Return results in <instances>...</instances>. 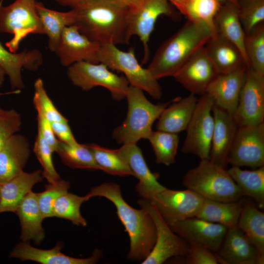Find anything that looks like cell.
<instances>
[{"label": "cell", "instance_id": "5b68a950", "mask_svg": "<svg viewBox=\"0 0 264 264\" xmlns=\"http://www.w3.org/2000/svg\"><path fill=\"white\" fill-rule=\"evenodd\" d=\"M198 165L183 176L182 184L204 198L222 201H235L243 197L226 168L209 159H200Z\"/></svg>", "mask_w": 264, "mask_h": 264}, {"label": "cell", "instance_id": "d6a6232c", "mask_svg": "<svg viewBox=\"0 0 264 264\" xmlns=\"http://www.w3.org/2000/svg\"><path fill=\"white\" fill-rule=\"evenodd\" d=\"M227 171L243 196L252 198L260 209L264 208V166L252 170L231 166Z\"/></svg>", "mask_w": 264, "mask_h": 264}, {"label": "cell", "instance_id": "7c38bea8", "mask_svg": "<svg viewBox=\"0 0 264 264\" xmlns=\"http://www.w3.org/2000/svg\"><path fill=\"white\" fill-rule=\"evenodd\" d=\"M146 199L154 204L168 225L196 217L204 200L202 197L188 188L174 190L167 188Z\"/></svg>", "mask_w": 264, "mask_h": 264}, {"label": "cell", "instance_id": "ab89813d", "mask_svg": "<svg viewBox=\"0 0 264 264\" xmlns=\"http://www.w3.org/2000/svg\"><path fill=\"white\" fill-rule=\"evenodd\" d=\"M238 14L246 34L264 22V0H238Z\"/></svg>", "mask_w": 264, "mask_h": 264}, {"label": "cell", "instance_id": "4dcf8cb0", "mask_svg": "<svg viewBox=\"0 0 264 264\" xmlns=\"http://www.w3.org/2000/svg\"><path fill=\"white\" fill-rule=\"evenodd\" d=\"M36 7L44 34L47 37L48 47L54 52L64 29L74 24V14L72 9L67 12L52 10L38 1L36 2Z\"/></svg>", "mask_w": 264, "mask_h": 264}, {"label": "cell", "instance_id": "1f68e13d", "mask_svg": "<svg viewBox=\"0 0 264 264\" xmlns=\"http://www.w3.org/2000/svg\"><path fill=\"white\" fill-rule=\"evenodd\" d=\"M243 202L222 201L204 198L196 217L223 225L228 229L237 227Z\"/></svg>", "mask_w": 264, "mask_h": 264}, {"label": "cell", "instance_id": "f1b7e54d", "mask_svg": "<svg viewBox=\"0 0 264 264\" xmlns=\"http://www.w3.org/2000/svg\"><path fill=\"white\" fill-rule=\"evenodd\" d=\"M169 0L187 21L207 27L211 32L212 37L217 34L214 20L222 5L220 0Z\"/></svg>", "mask_w": 264, "mask_h": 264}, {"label": "cell", "instance_id": "7a4b0ae2", "mask_svg": "<svg viewBox=\"0 0 264 264\" xmlns=\"http://www.w3.org/2000/svg\"><path fill=\"white\" fill-rule=\"evenodd\" d=\"M88 198L104 197L115 206L117 216L128 233L130 240L127 259L142 261L151 252L155 242L156 229L150 214L145 209L134 208L123 198L117 183L105 182L92 187Z\"/></svg>", "mask_w": 264, "mask_h": 264}, {"label": "cell", "instance_id": "cb8c5ba5", "mask_svg": "<svg viewBox=\"0 0 264 264\" xmlns=\"http://www.w3.org/2000/svg\"><path fill=\"white\" fill-rule=\"evenodd\" d=\"M43 61L42 54L38 49L13 53L5 49L0 43V66L8 77L13 89L18 90L24 88L22 75V68L36 71Z\"/></svg>", "mask_w": 264, "mask_h": 264}, {"label": "cell", "instance_id": "7bdbcfd3", "mask_svg": "<svg viewBox=\"0 0 264 264\" xmlns=\"http://www.w3.org/2000/svg\"><path fill=\"white\" fill-rule=\"evenodd\" d=\"M33 151L43 169V177H44L48 183H54L60 179L53 162L52 154L54 152L38 132Z\"/></svg>", "mask_w": 264, "mask_h": 264}, {"label": "cell", "instance_id": "484cf974", "mask_svg": "<svg viewBox=\"0 0 264 264\" xmlns=\"http://www.w3.org/2000/svg\"><path fill=\"white\" fill-rule=\"evenodd\" d=\"M43 178L42 171L40 170L31 173L22 171L0 185V213H15L33 186L42 181Z\"/></svg>", "mask_w": 264, "mask_h": 264}, {"label": "cell", "instance_id": "8d00e7d4", "mask_svg": "<svg viewBox=\"0 0 264 264\" xmlns=\"http://www.w3.org/2000/svg\"><path fill=\"white\" fill-rule=\"evenodd\" d=\"M148 140L153 148L157 163L169 166L176 162L179 142L177 134L153 131Z\"/></svg>", "mask_w": 264, "mask_h": 264}, {"label": "cell", "instance_id": "f546056e", "mask_svg": "<svg viewBox=\"0 0 264 264\" xmlns=\"http://www.w3.org/2000/svg\"><path fill=\"white\" fill-rule=\"evenodd\" d=\"M217 33L236 45L248 66L245 48V33L238 14V7L231 2L222 4L214 20Z\"/></svg>", "mask_w": 264, "mask_h": 264}, {"label": "cell", "instance_id": "52a82bcc", "mask_svg": "<svg viewBox=\"0 0 264 264\" xmlns=\"http://www.w3.org/2000/svg\"><path fill=\"white\" fill-rule=\"evenodd\" d=\"M36 0H15L4 6L0 2V32L13 35L5 45L16 53L29 34H44L36 7Z\"/></svg>", "mask_w": 264, "mask_h": 264}, {"label": "cell", "instance_id": "e575fe53", "mask_svg": "<svg viewBox=\"0 0 264 264\" xmlns=\"http://www.w3.org/2000/svg\"><path fill=\"white\" fill-rule=\"evenodd\" d=\"M85 145L91 152L100 170L113 176H132L130 169L119 155L117 149L106 148L94 143Z\"/></svg>", "mask_w": 264, "mask_h": 264}, {"label": "cell", "instance_id": "b9f144b4", "mask_svg": "<svg viewBox=\"0 0 264 264\" xmlns=\"http://www.w3.org/2000/svg\"><path fill=\"white\" fill-rule=\"evenodd\" d=\"M33 103L36 110H40L50 122L68 121L57 109L48 95L42 79L34 83Z\"/></svg>", "mask_w": 264, "mask_h": 264}, {"label": "cell", "instance_id": "f6af8a7d", "mask_svg": "<svg viewBox=\"0 0 264 264\" xmlns=\"http://www.w3.org/2000/svg\"><path fill=\"white\" fill-rule=\"evenodd\" d=\"M185 257L188 264H226L215 252L205 247L189 244V248Z\"/></svg>", "mask_w": 264, "mask_h": 264}, {"label": "cell", "instance_id": "f35d334b", "mask_svg": "<svg viewBox=\"0 0 264 264\" xmlns=\"http://www.w3.org/2000/svg\"><path fill=\"white\" fill-rule=\"evenodd\" d=\"M89 199L87 195L81 197L67 192L55 202L53 217L69 220L78 226H86L87 221L80 213V207Z\"/></svg>", "mask_w": 264, "mask_h": 264}, {"label": "cell", "instance_id": "30bf717a", "mask_svg": "<svg viewBox=\"0 0 264 264\" xmlns=\"http://www.w3.org/2000/svg\"><path fill=\"white\" fill-rule=\"evenodd\" d=\"M213 102L206 94L198 99L193 116L186 129L181 151L200 159H209L214 127Z\"/></svg>", "mask_w": 264, "mask_h": 264}, {"label": "cell", "instance_id": "836d02e7", "mask_svg": "<svg viewBox=\"0 0 264 264\" xmlns=\"http://www.w3.org/2000/svg\"><path fill=\"white\" fill-rule=\"evenodd\" d=\"M253 204H243L237 227L256 248L264 261V213Z\"/></svg>", "mask_w": 264, "mask_h": 264}, {"label": "cell", "instance_id": "7402d4cb", "mask_svg": "<svg viewBox=\"0 0 264 264\" xmlns=\"http://www.w3.org/2000/svg\"><path fill=\"white\" fill-rule=\"evenodd\" d=\"M217 254L226 264H264L255 246L237 226L228 229Z\"/></svg>", "mask_w": 264, "mask_h": 264}, {"label": "cell", "instance_id": "3957f363", "mask_svg": "<svg viewBox=\"0 0 264 264\" xmlns=\"http://www.w3.org/2000/svg\"><path fill=\"white\" fill-rule=\"evenodd\" d=\"M211 37L207 27L187 21L159 46L147 68L157 80L173 77Z\"/></svg>", "mask_w": 264, "mask_h": 264}, {"label": "cell", "instance_id": "6da1fadb", "mask_svg": "<svg viewBox=\"0 0 264 264\" xmlns=\"http://www.w3.org/2000/svg\"><path fill=\"white\" fill-rule=\"evenodd\" d=\"M80 32L101 44H128L129 5L120 0H87L71 8Z\"/></svg>", "mask_w": 264, "mask_h": 264}, {"label": "cell", "instance_id": "816d5d0a", "mask_svg": "<svg viewBox=\"0 0 264 264\" xmlns=\"http://www.w3.org/2000/svg\"><path fill=\"white\" fill-rule=\"evenodd\" d=\"M121 1H122L124 2L125 3H127L128 5H130L134 1H135L136 0H120Z\"/></svg>", "mask_w": 264, "mask_h": 264}, {"label": "cell", "instance_id": "5bb4252c", "mask_svg": "<svg viewBox=\"0 0 264 264\" xmlns=\"http://www.w3.org/2000/svg\"><path fill=\"white\" fill-rule=\"evenodd\" d=\"M238 126L264 122V76L247 66L244 81L233 115Z\"/></svg>", "mask_w": 264, "mask_h": 264}, {"label": "cell", "instance_id": "681fc988", "mask_svg": "<svg viewBox=\"0 0 264 264\" xmlns=\"http://www.w3.org/2000/svg\"><path fill=\"white\" fill-rule=\"evenodd\" d=\"M5 73L2 68L0 66V87L1 86L4 79Z\"/></svg>", "mask_w": 264, "mask_h": 264}, {"label": "cell", "instance_id": "74e56055", "mask_svg": "<svg viewBox=\"0 0 264 264\" xmlns=\"http://www.w3.org/2000/svg\"><path fill=\"white\" fill-rule=\"evenodd\" d=\"M244 48L248 66L259 74L264 76V23L245 34Z\"/></svg>", "mask_w": 264, "mask_h": 264}, {"label": "cell", "instance_id": "4316f807", "mask_svg": "<svg viewBox=\"0 0 264 264\" xmlns=\"http://www.w3.org/2000/svg\"><path fill=\"white\" fill-rule=\"evenodd\" d=\"M198 98L190 93L176 99L162 111L156 125L157 130L178 134L186 130L193 116Z\"/></svg>", "mask_w": 264, "mask_h": 264}, {"label": "cell", "instance_id": "44dd1931", "mask_svg": "<svg viewBox=\"0 0 264 264\" xmlns=\"http://www.w3.org/2000/svg\"><path fill=\"white\" fill-rule=\"evenodd\" d=\"M62 243L58 242L51 249H42L31 246L28 242H22L14 247L10 256L22 261H32L43 264H94L102 257V251L95 249L89 257H72L62 253Z\"/></svg>", "mask_w": 264, "mask_h": 264}, {"label": "cell", "instance_id": "ffe728a7", "mask_svg": "<svg viewBox=\"0 0 264 264\" xmlns=\"http://www.w3.org/2000/svg\"><path fill=\"white\" fill-rule=\"evenodd\" d=\"M117 151L130 169L132 176L138 179L135 190L140 197L146 199L166 188L158 181L159 175L151 171L136 144L122 145Z\"/></svg>", "mask_w": 264, "mask_h": 264}, {"label": "cell", "instance_id": "f907efd6", "mask_svg": "<svg viewBox=\"0 0 264 264\" xmlns=\"http://www.w3.org/2000/svg\"><path fill=\"white\" fill-rule=\"evenodd\" d=\"M223 4L225 2H229L233 3L238 7V0H220Z\"/></svg>", "mask_w": 264, "mask_h": 264}, {"label": "cell", "instance_id": "7dc6e473", "mask_svg": "<svg viewBox=\"0 0 264 264\" xmlns=\"http://www.w3.org/2000/svg\"><path fill=\"white\" fill-rule=\"evenodd\" d=\"M53 132L59 141L70 145L79 143L76 141L68 124V121L51 122Z\"/></svg>", "mask_w": 264, "mask_h": 264}, {"label": "cell", "instance_id": "277c9868", "mask_svg": "<svg viewBox=\"0 0 264 264\" xmlns=\"http://www.w3.org/2000/svg\"><path fill=\"white\" fill-rule=\"evenodd\" d=\"M125 98L128 103L126 117L113 130L112 137L122 145L136 144L142 139H148L154 121L171 102L153 104L143 90L130 85Z\"/></svg>", "mask_w": 264, "mask_h": 264}, {"label": "cell", "instance_id": "603a6c76", "mask_svg": "<svg viewBox=\"0 0 264 264\" xmlns=\"http://www.w3.org/2000/svg\"><path fill=\"white\" fill-rule=\"evenodd\" d=\"M30 154V144L23 135H12L0 149V185L23 171Z\"/></svg>", "mask_w": 264, "mask_h": 264}, {"label": "cell", "instance_id": "d590c367", "mask_svg": "<svg viewBox=\"0 0 264 264\" xmlns=\"http://www.w3.org/2000/svg\"><path fill=\"white\" fill-rule=\"evenodd\" d=\"M55 152L63 163L71 168L100 170L91 152L84 144L70 145L59 141Z\"/></svg>", "mask_w": 264, "mask_h": 264}, {"label": "cell", "instance_id": "ba28073f", "mask_svg": "<svg viewBox=\"0 0 264 264\" xmlns=\"http://www.w3.org/2000/svg\"><path fill=\"white\" fill-rule=\"evenodd\" d=\"M105 64L88 62L75 63L67 67V76L74 86L85 91L95 87L107 89L112 98L121 101L126 98L130 84L125 76L111 71Z\"/></svg>", "mask_w": 264, "mask_h": 264}, {"label": "cell", "instance_id": "60d3db41", "mask_svg": "<svg viewBox=\"0 0 264 264\" xmlns=\"http://www.w3.org/2000/svg\"><path fill=\"white\" fill-rule=\"evenodd\" d=\"M70 187L68 181L59 179L54 183L45 185V190L37 193L38 204L44 219L53 217V207L56 200L68 192Z\"/></svg>", "mask_w": 264, "mask_h": 264}, {"label": "cell", "instance_id": "83f0119b", "mask_svg": "<svg viewBox=\"0 0 264 264\" xmlns=\"http://www.w3.org/2000/svg\"><path fill=\"white\" fill-rule=\"evenodd\" d=\"M15 213L20 221L21 240H32L36 244H40L45 237L42 226L44 219L38 204L37 193L30 192L21 201Z\"/></svg>", "mask_w": 264, "mask_h": 264}, {"label": "cell", "instance_id": "9c48e42d", "mask_svg": "<svg viewBox=\"0 0 264 264\" xmlns=\"http://www.w3.org/2000/svg\"><path fill=\"white\" fill-rule=\"evenodd\" d=\"M174 8L169 0H136L129 5V34L131 38L137 36L142 43V64L149 60V40L157 19L161 15L176 18Z\"/></svg>", "mask_w": 264, "mask_h": 264}, {"label": "cell", "instance_id": "2e32d148", "mask_svg": "<svg viewBox=\"0 0 264 264\" xmlns=\"http://www.w3.org/2000/svg\"><path fill=\"white\" fill-rule=\"evenodd\" d=\"M218 74L204 46L194 53L173 77L190 93L201 96L206 94Z\"/></svg>", "mask_w": 264, "mask_h": 264}, {"label": "cell", "instance_id": "4fadbf2b", "mask_svg": "<svg viewBox=\"0 0 264 264\" xmlns=\"http://www.w3.org/2000/svg\"><path fill=\"white\" fill-rule=\"evenodd\" d=\"M228 163L231 166L253 169L264 166V122L238 126Z\"/></svg>", "mask_w": 264, "mask_h": 264}, {"label": "cell", "instance_id": "8992f818", "mask_svg": "<svg viewBox=\"0 0 264 264\" xmlns=\"http://www.w3.org/2000/svg\"><path fill=\"white\" fill-rule=\"evenodd\" d=\"M99 63L109 69L123 73L130 86L147 92L152 98L160 99L162 88L148 68L142 66L137 60L133 48L124 51L110 43L101 44L98 54Z\"/></svg>", "mask_w": 264, "mask_h": 264}, {"label": "cell", "instance_id": "d4e9b609", "mask_svg": "<svg viewBox=\"0 0 264 264\" xmlns=\"http://www.w3.org/2000/svg\"><path fill=\"white\" fill-rule=\"evenodd\" d=\"M205 48L219 74L229 73L247 66L239 48L218 33L210 39Z\"/></svg>", "mask_w": 264, "mask_h": 264}, {"label": "cell", "instance_id": "ee69618b", "mask_svg": "<svg viewBox=\"0 0 264 264\" xmlns=\"http://www.w3.org/2000/svg\"><path fill=\"white\" fill-rule=\"evenodd\" d=\"M22 118L15 110H5L0 107V149L21 128Z\"/></svg>", "mask_w": 264, "mask_h": 264}, {"label": "cell", "instance_id": "c3c4849f", "mask_svg": "<svg viewBox=\"0 0 264 264\" xmlns=\"http://www.w3.org/2000/svg\"><path fill=\"white\" fill-rule=\"evenodd\" d=\"M64 6H68L71 8L87 0H54Z\"/></svg>", "mask_w": 264, "mask_h": 264}, {"label": "cell", "instance_id": "9a60e30c", "mask_svg": "<svg viewBox=\"0 0 264 264\" xmlns=\"http://www.w3.org/2000/svg\"><path fill=\"white\" fill-rule=\"evenodd\" d=\"M101 44L81 33L74 24L66 27L62 32L54 52L62 66L69 67L80 62L99 63L98 54Z\"/></svg>", "mask_w": 264, "mask_h": 264}, {"label": "cell", "instance_id": "ac0fdd59", "mask_svg": "<svg viewBox=\"0 0 264 264\" xmlns=\"http://www.w3.org/2000/svg\"><path fill=\"white\" fill-rule=\"evenodd\" d=\"M212 112L214 127L209 159L226 168L229 154L238 126L233 115L214 104Z\"/></svg>", "mask_w": 264, "mask_h": 264}, {"label": "cell", "instance_id": "d6986e66", "mask_svg": "<svg viewBox=\"0 0 264 264\" xmlns=\"http://www.w3.org/2000/svg\"><path fill=\"white\" fill-rule=\"evenodd\" d=\"M244 66L234 71L219 74L211 83L206 94L213 104L234 115L239 102L246 70Z\"/></svg>", "mask_w": 264, "mask_h": 264}, {"label": "cell", "instance_id": "bcb514c9", "mask_svg": "<svg viewBox=\"0 0 264 264\" xmlns=\"http://www.w3.org/2000/svg\"><path fill=\"white\" fill-rule=\"evenodd\" d=\"M37 112L38 132H39L46 143L50 146L53 152H55L59 140L53 132L51 122L39 110Z\"/></svg>", "mask_w": 264, "mask_h": 264}, {"label": "cell", "instance_id": "8fae6325", "mask_svg": "<svg viewBox=\"0 0 264 264\" xmlns=\"http://www.w3.org/2000/svg\"><path fill=\"white\" fill-rule=\"evenodd\" d=\"M137 204L150 214L156 229L154 245L141 264H161L172 257H184L188 251L189 244L171 229L149 200L142 198L138 200Z\"/></svg>", "mask_w": 264, "mask_h": 264}, {"label": "cell", "instance_id": "e0dca14e", "mask_svg": "<svg viewBox=\"0 0 264 264\" xmlns=\"http://www.w3.org/2000/svg\"><path fill=\"white\" fill-rule=\"evenodd\" d=\"M171 229L189 244L202 246L217 252L228 228L194 217L169 225Z\"/></svg>", "mask_w": 264, "mask_h": 264}]
</instances>
